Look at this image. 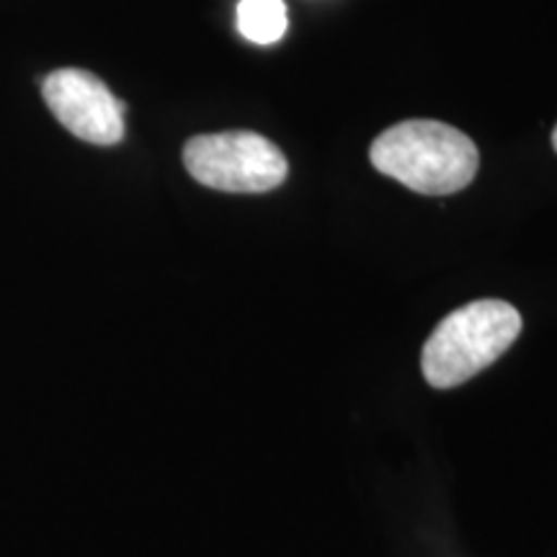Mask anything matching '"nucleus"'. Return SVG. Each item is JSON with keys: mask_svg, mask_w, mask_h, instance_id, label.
<instances>
[{"mask_svg": "<svg viewBox=\"0 0 557 557\" xmlns=\"http://www.w3.org/2000/svg\"><path fill=\"white\" fill-rule=\"evenodd\" d=\"M41 90L58 122L75 137L90 145H116L124 137V103L96 75L78 67L54 70Z\"/></svg>", "mask_w": 557, "mask_h": 557, "instance_id": "4", "label": "nucleus"}, {"mask_svg": "<svg viewBox=\"0 0 557 557\" xmlns=\"http://www.w3.org/2000/svg\"><path fill=\"white\" fill-rule=\"evenodd\" d=\"M553 148H555V152H557V127H555V132H553Z\"/></svg>", "mask_w": 557, "mask_h": 557, "instance_id": "6", "label": "nucleus"}, {"mask_svg": "<svg viewBox=\"0 0 557 557\" xmlns=\"http://www.w3.org/2000/svg\"><path fill=\"white\" fill-rule=\"evenodd\" d=\"M287 5L284 0H240L238 29L256 45H271L287 32Z\"/></svg>", "mask_w": 557, "mask_h": 557, "instance_id": "5", "label": "nucleus"}, {"mask_svg": "<svg viewBox=\"0 0 557 557\" xmlns=\"http://www.w3.org/2000/svg\"><path fill=\"white\" fill-rule=\"evenodd\" d=\"M521 333L517 308L500 299H478L449 312L423 346V377L431 387L462 385L498 361Z\"/></svg>", "mask_w": 557, "mask_h": 557, "instance_id": "2", "label": "nucleus"}, {"mask_svg": "<svg viewBox=\"0 0 557 557\" xmlns=\"http://www.w3.org/2000/svg\"><path fill=\"white\" fill-rule=\"evenodd\" d=\"M184 163L201 186L233 194L276 189L289 171L287 158L271 139L246 129L191 137Z\"/></svg>", "mask_w": 557, "mask_h": 557, "instance_id": "3", "label": "nucleus"}, {"mask_svg": "<svg viewBox=\"0 0 557 557\" xmlns=\"http://www.w3.org/2000/svg\"><path fill=\"white\" fill-rule=\"evenodd\" d=\"M369 158L380 173L429 197L462 191L480 165L475 143L434 120H408L385 129L372 143Z\"/></svg>", "mask_w": 557, "mask_h": 557, "instance_id": "1", "label": "nucleus"}]
</instances>
